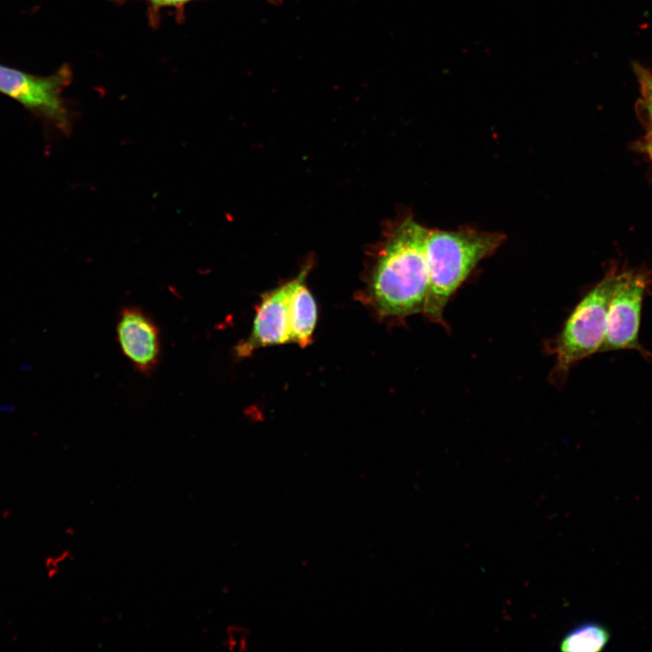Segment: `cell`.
Instances as JSON below:
<instances>
[{
    "instance_id": "obj_1",
    "label": "cell",
    "mask_w": 652,
    "mask_h": 652,
    "mask_svg": "<svg viewBox=\"0 0 652 652\" xmlns=\"http://www.w3.org/2000/svg\"><path fill=\"white\" fill-rule=\"evenodd\" d=\"M428 228L411 217L392 231L373 271L369 293L385 317L423 312L428 292L426 241Z\"/></svg>"
},
{
    "instance_id": "obj_2",
    "label": "cell",
    "mask_w": 652,
    "mask_h": 652,
    "mask_svg": "<svg viewBox=\"0 0 652 652\" xmlns=\"http://www.w3.org/2000/svg\"><path fill=\"white\" fill-rule=\"evenodd\" d=\"M505 235L472 228L449 231L428 229L426 257L428 292L424 314L443 323L445 308L475 266L494 254Z\"/></svg>"
},
{
    "instance_id": "obj_3",
    "label": "cell",
    "mask_w": 652,
    "mask_h": 652,
    "mask_svg": "<svg viewBox=\"0 0 652 652\" xmlns=\"http://www.w3.org/2000/svg\"><path fill=\"white\" fill-rule=\"evenodd\" d=\"M619 274H609L590 291L567 319L555 345L553 373L565 376L578 361L599 352L606 328L609 301Z\"/></svg>"
},
{
    "instance_id": "obj_4",
    "label": "cell",
    "mask_w": 652,
    "mask_h": 652,
    "mask_svg": "<svg viewBox=\"0 0 652 652\" xmlns=\"http://www.w3.org/2000/svg\"><path fill=\"white\" fill-rule=\"evenodd\" d=\"M71 80L68 66L48 76H37L0 64V92L62 129L70 124L62 93Z\"/></svg>"
},
{
    "instance_id": "obj_5",
    "label": "cell",
    "mask_w": 652,
    "mask_h": 652,
    "mask_svg": "<svg viewBox=\"0 0 652 652\" xmlns=\"http://www.w3.org/2000/svg\"><path fill=\"white\" fill-rule=\"evenodd\" d=\"M646 287V278L641 274H619L609 301L606 333L599 352L618 350L644 352L638 341V330Z\"/></svg>"
},
{
    "instance_id": "obj_6",
    "label": "cell",
    "mask_w": 652,
    "mask_h": 652,
    "mask_svg": "<svg viewBox=\"0 0 652 652\" xmlns=\"http://www.w3.org/2000/svg\"><path fill=\"white\" fill-rule=\"evenodd\" d=\"M308 268L304 267L294 279L263 295L252 331L235 347L237 357H248L259 348L289 342L291 299L297 286L304 282Z\"/></svg>"
},
{
    "instance_id": "obj_7",
    "label": "cell",
    "mask_w": 652,
    "mask_h": 652,
    "mask_svg": "<svg viewBox=\"0 0 652 652\" xmlns=\"http://www.w3.org/2000/svg\"><path fill=\"white\" fill-rule=\"evenodd\" d=\"M117 340L123 355L139 371L148 374L158 365L160 356L159 330L140 309L127 307L120 312Z\"/></svg>"
},
{
    "instance_id": "obj_8",
    "label": "cell",
    "mask_w": 652,
    "mask_h": 652,
    "mask_svg": "<svg viewBox=\"0 0 652 652\" xmlns=\"http://www.w3.org/2000/svg\"><path fill=\"white\" fill-rule=\"evenodd\" d=\"M303 283L295 289L289 312V342L302 348L311 343L317 321L316 302Z\"/></svg>"
},
{
    "instance_id": "obj_9",
    "label": "cell",
    "mask_w": 652,
    "mask_h": 652,
    "mask_svg": "<svg viewBox=\"0 0 652 652\" xmlns=\"http://www.w3.org/2000/svg\"><path fill=\"white\" fill-rule=\"evenodd\" d=\"M610 639L609 630L602 624L587 621L574 627L560 641L562 652H599Z\"/></svg>"
},
{
    "instance_id": "obj_10",
    "label": "cell",
    "mask_w": 652,
    "mask_h": 652,
    "mask_svg": "<svg viewBox=\"0 0 652 652\" xmlns=\"http://www.w3.org/2000/svg\"><path fill=\"white\" fill-rule=\"evenodd\" d=\"M249 630L245 627L231 624L225 628L224 647L230 651H244L248 649Z\"/></svg>"
},
{
    "instance_id": "obj_11",
    "label": "cell",
    "mask_w": 652,
    "mask_h": 652,
    "mask_svg": "<svg viewBox=\"0 0 652 652\" xmlns=\"http://www.w3.org/2000/svg\"><path fill=\"white\" fill-rule=\"evenodd\" d=\"M153 7H182L194 0H147Z\"/></svg>"
},
{
    "instance_id": "obj_12",
    "label": "cell",
    "mask_w": 652,
    "mask_h": 652,
    "mask_svg": "<svg viewBox=\"0 0 652 652\" xmlns=\"http://www.w3.org/2000/svg\"><path fill=\"white\" fill-rule=\"evenodd\" d=\"M646 93L647 97V102H648V109L650 111V115L652 117V80L649 81L648 84L646 87Z\"/></svg>"
},
{
    "instance_id": "obj_13",
    "label": "cell",
    "mask_w": 652,
    "mask_h": 652,
    "mask_svg": "<svg viewBox=\"0 0 652 652\" xmlns=\"http://www.w3.org/2000/svg\"><path fill=\"white\" fill-rule=\"evenodd\" d=\"M647 151L650 155L652 158V138L649 139V141L647 143Z\"/></svg>"
}]
</instances>
